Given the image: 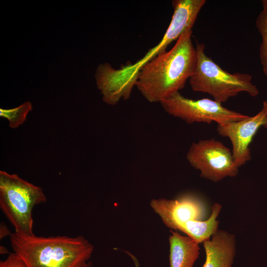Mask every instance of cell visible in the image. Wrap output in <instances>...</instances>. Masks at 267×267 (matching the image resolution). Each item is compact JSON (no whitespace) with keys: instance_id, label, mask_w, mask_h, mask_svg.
<instances>
[{"instance_id":"obj_4","label":"cell","mask_w":267,"mask_h":267,"mask_svg":"<svg viewBox=\"0 0 267 267\" xmlns=\"http://www.w3.org/2000/svg\"><path fill=\"white\" fill-rule=\"evenodd\" d=\"M46 201L41 187L16 174L0 171V208L13 226L14 232L23 235H34L33 209Z\"/></svg>"},{"instance_id":"obj_8","label":"cell","mask_w":267,"mask_h":267,"mask_svg":"<svg viewBox=\"0 0 267 267\" xmlns=\"http://www.w3.org/2000/svg\"><path fill=\"white\" fill-rule=\"evenodd\" d=\"M261 127L267 128V111L264 108L253 116L239 121L218 124V134L228 137L232 144V156L240 167L251 159L249 145Z\"/></svg>"},{"instance_id":"obj_17","label":"cell","mask_w":267,"mask_h":267,"mask_svg":"<svg viewBox=\"0 0 267 267\" xmlns=\"http://www.w3.org/2000/svg\"><path fill=\"white\" fill-rule=\"evenodd\" d=\"M80 267H92L91 262L90 261H88V262L86 263Z\"/></svg>"},{"instance_id":"obj_7","label":"cell","mask_w":267,"mask_h":267,"mask_svg":"<svg viewBox=\"0 0 267 267\" xmlns=\"http://www.w3.org/2000/svg\"><path fill=\"white\" fill-rule=\"evenodd\" d=\"M150 205L165 225L178 230L186 222L203 221L207 215L205 203L192 194H183L175 199H154Z\"/></svg>"},{"instance_id":"obj_13","label":"cell","mask_w":267,"mask_h":267,"mask_svg":"<svg viewBox=\"0 0 267 267\" xmlns=\"http://www.w3.org/2000/svg\"><path fill=\"white\" fill-rule=\"evenodd\" d=\"M32 110L31 103L27 101L14 108H0V116L8 120L11 128H16L26 121L27 114Z\"/></svg>"},{"instance_id":"obj_2","label":"cell","mask_w":267,"mask_h":267,"mask_svg":"<svg viewBox=\"0 0 267 267\" xmlns=\"http://www.w3.org/2000/svg\"><path fill=\"white\" fill-rule=\"evenodd\" d=\"M12 250L27 267H80L89 261L93 245L85 237L9 235Z\"/></svg>"},{"instance_id":"obj_16","label":"cell","mask_w":267,"mask_h":267,"mask_svg":"<svg viewBox=\"0 0 267 267\" xmlns=\"http://www.w3.org/2000/svg\"><path fill=\"white\" fill-rule=\"evenodd\" d=\"M0 253L1 254H2V255L8 253V250L5 247L2 246H0Z\"/></svg>"},{"instance_id":"obj_5","label":"cell","mask_w":267,"mask_h":267,"mask_svg":"<svg viewBox=\"0 0 267 267\" xmlns=\"http://www.w3.org/2000/svg\"><path fill=\"white\" fill-rule=\"evenodd\" d=\"M160 103L168 114L189 124L213 122L219 124L239 121L248 116L225 108L214 99H191L183 96L179 91Z\"/></svg>"},{"instance_id":"obj_1","label":"cell","mask_w":267,"mask_h":267,"mask_svg":"<svg viewBox=\"0 0 267 267\" xmlns=\"http://www.w3.org/2000/svg\"><path fill=\"white\" fill-rule=\"evenodd\" d=\"M192 30L182 34L169 51L160 54L139 69L135 87L150 103H160L185 87L195 71L197 54Z\"/></svg>"},{"instance_id":"obj_12","label":"cell","mask_w":267,"mask_h":267,"mask_svg":"<svg viewBox=\"0 0 267 267\" xmlns=\"http://www.w3.org/2000/svg\"><path fill=\"white\" fill-rule=\"evenodd\" d=\"M262 10L256 20V26L262 37L259 56L263 72L267 76V0H262Z\"/></svg>"},{"instance_id":"obj_9","label":"cell","mask_w":267,"mask_h":267,"mask_svg":"<svg viewBox=\"0 0 267 267\" xmlns=\"http://www.w3.org/2000/svg\"><path fill=\"white\" fill-rule=\"evenodd\" d=\"M206 260L202 267H231L235 255L233 234L218 230L211 239L204 241Z\"/></svg>"},{"instance_id":"obj_15","label":"cell","mask_w":267,"mask_h":267,"mask_svg":"<svg viewBox=\"0 0 267 267\" xmlns=\"http://www.w3.org/2000/svg\"><path fill=\"white\" fill-rule=\"evenodd\" d=\"M11 233L3 222H1L0 227V238H3L7 235H10Z\"/></svg>"},{"instance_id":"obj_6","label":"cell","mask_w":267,"mask_h":267,"mask_svg":"<svg viewBox=\"0 0 267 267\" xmlns=\"http://www.w3.org/2000/svg\"><path fill=\"white\" fill-rule=\"evenodd\" d=\"M186 157L190 165L199 171L201 177L213 182L238 173L232 151L215 138L193 142Z\"/></svg>"},{"instance_id":"obj_18","label":"cell","mask_w":267,"mask_h":267,"mask_svg":"<svg viewBox=\"0 0 267 267\" xmlns=\"http://www.w3.org/2000/svg\"><path fill=\"white\" fill-rule=\"evenodd\" d=\"M263 108L265 109L267 111V100L263 102Z\"/></svg>"},{"instance_id":"obj_3","label":"cell","mask_w":267,"mask_h":267,"mask_svg":"<svg viewBox=\"0 0 267 267\" xmlns=\"http://www.w3.org/2000/svg\"><path fill=\"white\" fill-rule=\"evenodd\" d=\"M195 48L196 68L189 79L193 91L208 93L214 100L221 103L241 92H246L252 97L258 95L259 90L252 83L251 75L227 72L206 55L203 44L196 43Z\"/></svg>"},{"instance_id":"obj_14","label":"cell","mask_w":267,"mask_h":267,"mask_svg":"<svg viewBox=\"0 0 267 267\" xmlns=\"http://www.w3.org/2000/svg\"><path fill=\"white\" fill-rule=\"evenodd\" d=\"M0 267H27L23 260L15 253L9 254L7 258L0 262Z\"/></svg>"},{"instance_id":"obj_10","label":"cell","mask_w":267,"mask_h":267,"mask_svg":"<svg viewBox=\"0 0 267 267\" xmlns=\"http://www.w3.org/2000/svg\"><path fill=\"white\" fill-rule=\"evenodd\" d=\"M170 267H193L199 255V244L188 236L171 231Z\"/></svg>"},{"instance_id":"obj_11","label":"cell","mask_w":267,"mask_h":267,"mask_svg":"<svg viewBox=\"0 0 267 267\" xmlns=\"http://www.w3.org/2000/svg\"><path fill=\"white\" fill-rule=\"evenodd\" d=\"M221 209V204L214 203L209 218L205 221L194 220L186 222L181 226L179 231L184 233L197 243H203L210 239L218 230L219 221L217 218Z\"/></svg>"}]
</instances>
